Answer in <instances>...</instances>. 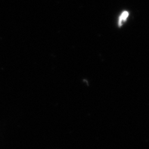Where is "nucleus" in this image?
<instances>
[{
    "mask_svg": "<svg viewBox=\"0 0 149 149\" xmlns=\"http://www.w3.org/2000/svg\"><path fill=\"white\" fill-rule=\"evenodd\" d=\"M129 15H130V13L127 11H123L121 13V15H120L119 17V20H118V25H119V27H121L123 25V23L127 21V19L128 18Z\"/></svg>",
    "mask_w": 149,
    "mask_h": 149,
    "instance_id": "f257e3e1",
    "label": "nucleus"
}]
</instances>
